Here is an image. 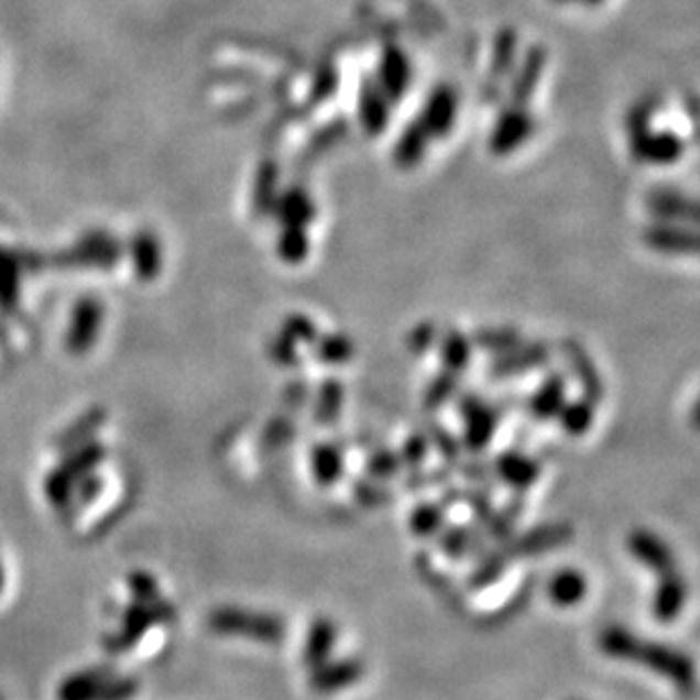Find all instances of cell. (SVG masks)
Here are the masks:
<instances>
[{
  "label": "cell",
  "mask_w": 700,
  "mask_h": 700,
  "mask_svg": "<svg viewBox=\"0 0 700 700\" xmlns=\"http://www.w3.org/2000/svg\"><path fill=\"white\" fill-rule=\"evenodd\" d=\"M599 648L605 657L639 665L659 678L671 680L680 693H693L696 689L693 659L669 644L644 639L624 626H608L599 633Z\"/></svg>",
  "instance_id": "cell-1"
},
{
  "label": "cell",
  "mask_w": 700,
  "mask_h": 700,
  "mask_svg": "<svg viewBox=\"0 0 700 700\" xmlns=\"http://www.w3.org/2000/svg\"><path fill=\"white\" fill-rule=\"evenodd\" d=\"M207 624L211 633L222 635V637H241V639H252L261 644H280L286 639V621L277 614L270 612H256V610H245L237 605H222L216 608Z\"/></svg>",
  "instance_id": "cell-2"
},
{
  "label": "cell",
  "mask_w": 700,
  "mask_h": 700,
  "mask_svg": "<svg viewBox=\"0 0 700 700\" xmlns=\"http://www.w3.org/2000/svg\"><path fill=\"white\" fill-rule=\"evenodd\" d=\"M136 691L139 687L132 678L107 669H87L59 685L57 700H130Z\"/></svg>",
  "instance_id": "cell-3"
},
{
  "label": "cell",
  "mask_w": 700,
  "mask_h": 700,
  "mask_svg": "<svg viewBox=\"0 0 700 700\" xmlns=\"http://www.w3.org/2000/svg\"><path fill=\"white\" fill-rule=\"evenodd\" d=\"M458 415L462 422V449L470 453H485L496 436V426L501 419L499 408L483 402L474 393H462L458 397Z\"/></svg>",
  "instance_id": "cell-4"
},
{
  "label": "cell",
  "mask_w": 700,
  "mask_h": 700,
  "mask_svg": "<svg viewBox=\"0 0 700 700\" xmlns=\"http://www.w3.org/2000/svg\"><path fill=\"white\" fill-rule=\"evenodd\" d=\"M573 526L567 522H549L533 526L519 535H513L511 539H505L499 544V549L505 554L511 562L524 560V558H535L549 551H558L567 544L573 542Z\"/></svg>",
  "instance_id": "cell-5"
},
{
  "label": "cell",
  "mask_w": 700,
  "mask_h": 700,
  "mask_svg": "<svg viewBox=\"0 0 700 700\" xmlns=\"http://www.w3.org/2000/svg\"><path fill=\"white\" fill-rule=\"evenodd\" d=\"M175 610L171 603H166L162 597L154 599H139L134 597V603L128 608L125 621H123V631L119 633L116 639H109V650H128V646H132L139 637H143V633L152 626V624H166V621H173Z\"/></svg>",
  "instance_id": "cell-6"
},
{
  "label": "cell",
  "mask_w": 700,
  "mask_h": 700,
  "mask_svg": "<svg viewBox=\"0 0 700 700\" xmlns=\"http://www.w3.org/2000/svg\"><path fill=\"white\" fill-rule=\"evenodd\" d=\"M105 456V451L98 445H89L77 449L59 470L48 479L46 494L55 505H64V501L77 490V483L89 481L94 464Z\"/></svg>",
  "instance_id": "cell-7"
},
{
  "label": "cell",
  "mask_w": 700,
  "mask_h": 700,
  "mask_svg": "<svg viewBox=\"0 0 700 700\" xmlns=\"http://www.w3.org/2000/svg\"><path fill=\"white\" fill-rule=\"evenodd\" d=\"M551 359V347L542 340L535 342H519L517 347L508 349L499 357L492 359L488 365V376L490 381H508L515 376H522L531 370L544 368Z\"/></svg>",
  "instance_id": "cell-8"
},
{
  "label": "cell",
  "mask_w": 700,
  "mask_h": 700,
  "mask_svg": "<svg viewBox=\"0 0 700 700\" xmlns=\"http://www.w3.org/2000/svg\"><path fill=\"white\" fill-rule=\"evenodd\" d=\"M535 132V119L526 107L513 105L496 119L490 132V152L496 157H508L517 152Z\"/></svg>",
  "instance_id": "cell-9"
},
{
  "label": "cell",
  "mask_w": 700,
  "mask_h": 700,
  "mask_svg": "<svg viewBox=\"0 0 700 700\" xmlns=\"http://www.w3.org/2000/svg\"><path fill=\"white\" fill-rule=\"evenodd\" d=\"M631 152H633V157L642 164L674 166L682 160L685 141L671 130L653 132L648 128V130H642V132L631 136Z\"/></svg>",
  "instance_id": "cell-10"
},
{
  "label": "cell",
  "mask_w": 700,
  "mask_h": 700,
  "mask_svg": "<svg viewBox=\"0 0 700 700\" xmlns=\"http://www.w3.org/2000/svg\"><path fill=\"white\" fill-rule=\"evenodd\" d=\"M458 94L451 85H438L424 100L419 111V125L429 139H445L453 132L458 119Z\"/></svg>",
  "instance_id": "cell-11"
},
{
  "label": "cell",
  "mask_w": 700,
  "mask_h": 700,
  "mask_svg": "<svg viewBox=\"0 0 700 700\" xmlns=\"http://www.w3.org/2000/svg\"><path fill=\"white\" fill-rule=\"evenodd\" d=\"M374 83L391 102H400L408 94L413 85V64L402 46L393 44L383 48Z\"/></svg>",
  "instance_id": "cell-12"
},
{
  "label": "cell",
  "mask_w": 700,
  "mask_h": 700,
  "mask_svg": "<svg viewBox=\"0 0 700 700\" xmlns=\"http://www.w3.org/2000/svg\"><path fill=\"white\" fill-rule=\"evenodd\" d=\"M365 676V665L359 657H340V659H327L320 667L310 669L308 687L320 696L338 693L349 687H354Z\"/></svg>",
  "instance_id": "cell-13"
},
{
  "label": "cell",
  "mask_w": 700,
  "mask_h": 700,
  "mask_svg": "<svg viewBox=\"0 0 700 700\" xmlns=\"http://www.w3.org/2000/svg\"><path fill=\"white\" fill-rule=\"evenodd\" d=\"M490 464H492L494 479L501 481L503 485H508L511 490L519 492V494L531 490L542 477L539 460L531 458L528 453H524L519 449L501 451Z\"/></svg>",
  "instance_id": "cell-14"
},
{
  "label": "cell",
  "mask_w": 700,
  "mask_h": 700,
  "mask_svg": "<svg viewBox=\"0 0 700 700\" xmlns=\"http://www.w3.org/2000/svg\"><path fill=\"white\" fill-rule=\"evenodd\" d=\"M626 547L631 551V556L642 565L646 567L648 571L663 576V573H669L678 567L676 562V554L674 549L669 547V544L655 535L653 531H646V528H637L628 535L626 539Z\"/></svg>",
  "instance_id": "cell-15"
},
{
  "label": "cell",
  "mask_w": 700,
  "mask_h": 700,
  "mask_svg": "<svg viewBox=\"0 0 700 700\" xmlns=\"http://www.w3.org/2000/svg\"><path fill=\"white\" fill-rule=\"evenodd\" d=\"M102 316H105V308L96 297H83L80 302H77L70 316V329L66 336V344L73 354L89 352V349L94 347L102 327Z\"/></svg>",
  "instance_id": "cell-16"
},
{
  "label": "cell",
  "mask_w": 700,
  "mask_h": 700,
  "mask_svg": "<svg viewBox=\"0 0 700 700\" xmlns=\"http://www.w3.org/2000/svg\"><path fill=\"white\" fill-rule=\"evenodd\" d=\"M562 352H565L569 370L573 372L576 381L580 383L582 397L599 404L603 400V395H605V385H603L601 372H599L594 359L590 357V352L586 349V344H582L576 338H569L562 344Z\"/></svg>",
  "instance_id": "cell-17"
},
{
  "label": "cell",
  "mask_w": 700,
  "mask_h": 700,
  "mask_svg": "<svg viewBox=\"0 0 700 700\" xmlns=\"http://www.w3.org/2000/svg\"><path fill=\"white\" fill-rule=\"evenodd\" d=\"M657 586L650 601V612L657 624H674L687 603V580L678 573V569L657 576Z\"/></svg>",
  "instance_id": "cell-18"
},
{
  "label": "cell",
  "mask_w": 700,
  "mask_h": 700,
  "mask_svg": "<svg viewBox=\"0 0 700 700\" xmlns=\"http://www.w3.org/2000/svg\"><path fill=\"white\" fill-rule=\"evenodd\" d=\"M393 102L385 98L372 77H365L359 89V123L368 136H379L391 123Z\"/></svg>",
  "instance_id": "cell-19"
},
{
  "label": "cell",
  "mask_w": 700,
  "mask_h": 700,
  "mask_svg": "<svg viewBox=\"0 0 700 700\" xmlns=\"http://www.w3.org/2000/svg\"><path fill=\"white\" fill-rule=\"evenodd\" d=\"M644 241L650 250L659 254H671V256H682V254H696L698 252V239L691 229H685L676 222H665L659 220L650 225L644 231Z\"/></svg>",
  "instance_id": "cell-20"
},
{
  "label": "cell",
  "mask_w": 700,
  "mask_h": 700,
  "mask_svg": "<svg viewBox=\"0 0 700 700\" xmlns=\"http://www.w3.org/2000/svg\"><path fill=\"white\" fill-rule=\"evenodd\" d=\"M565 402H567V381L560 372H551L535 387L533 395L526 402V408L535 422H551L558 417Z\"/></svg>",
  "instance_id": "cell-21"
},
{
  "label": "cell",
  "mask_w": 700,
  "mask_h": 700,
  "mask_svg": "<svg viewBox=\"0 0 700 700\" xmlns=\"http://www.w3.org/2000/svg\"><path fill=\"white\" fill-rule=\"evenodd\" d=\"M544 68H547V48L531 46L524 53V57L515 70V77H513V87H511L513 105H519V107L528 105V100L535 96V91L539 87Z\"/></svg>",
  "instance_id": "cell-22"
},
{
  "label": "cell",
  "mask_w": 700,
  "mask_h": 700,
  "mask_svg": "<svg viewBox=\"0 0 700 700\" xmlns=\"http://www.w3.org/2000/svg\"><path fill=\"white\" fill-rule=\"evenodd\" d=\"M485 533L481 526H447L438 533V547L449 560H462L470 554H485Z\"/></svg>",
  "instance_id": "cell-23"
},
{
  "label": "cell",
  "mask_w": 700,
  "mask_h": 700,
  "mask_svg": "<svg viewBox=\"0 0 700 700\" xmlns=\"http://www.w3.org/2000/svg\"><path fill=\"white\" fill-rule=\"evenodd\" d=\"M272 216L280 220L282 227H302L306 229L316 220L318 209L316 203L310 200L308 193L302 186H291L284 193H280L277 205L272 209Z\"/></svg>",
  "instance_id": "cell-24"
},
{
  "label": "cell",
  "mask_w": 700,
  "mask_h": 700,
  "mask_svg": "<svg viewBox=\"0 0 700 700\" xmlns=\"http://www.w3.org/2000/svg\"><path fill=\"white\" fill-rule=\"evenodd\" d=\"M588 590H590V582H588L586 573H582L580 569H573V567L558 569L547 582L549 601L562 610L580 605L582 601H586Z\"/></svg>",
  "instance_id": "cell-25"
},
{
  "label": "cell",
  "mask_w": 700,
  "mask_h": 700,
  "mask_svg": "<svg viewBox=\"0 0 700 700\" xmlns=\"http://www.w3.org/2000/svg\"><path fill=\"white\" fill-rule=\"evenodd\" d=\"M338 639V626L329 616H318L314 624H310L302 650V663L308 669H316L331 657L333 646Z\"/></svg>",
  "instance_id": "cell-26"
},
{
  "label": "cell",
  "mask_w": 700,
  "mask_h": 700,
  "mask_svg": "<svg viewBox=\"0 0 700 700\" xmlns=\"http://www.w3.org/2000/svg\"><path fill=\"white\" fill-rule=\"evenodd\" d=\"M130 259H132L136 277L143 282H152L154 277H160L162 263H164L162 241L147 229L139 231L130 243Z\"/></svg>",
  "instance_id": "cell-27"
},
{
  "label": "cell",
  "mask_w": 700,
  "mask_h": 700,
  "mask_svg": "<svg viewBox=\"0 0 700 700\" xmlns=\"http://www.w3.org/2000/svg\"><path fill=\"white\" fill-rule=\"evenodd\" d=\"M310 474L320 488H333L344 477V449L336 442H318L310 449Z\"/></svg>",
  "instance_id": "cell-28"
},
{
  "label": "cell",
  "mask_w": 700,
  "mask_h": 700,
  "mask_svg": "<svg viewBox=\"0 0 700 700\" xmlns=\"http://www.w3.org/2000/svg\"><path fill=\"white\" fill-rule=\"evenodd\" d=\"M648 209L653 216L665 222H678V220H698V207L693 200L680 196L678 190L671 188H655L646 198Z\"/></svg>",
  "instance_id": "cell-29"
},
{
  "label": "cell",
  "mask_w": 700,
  "mask_h": 700,
  "mask_svg": "<svg viewBox=\"0 0 700 700\" xmlns=\"http://www.w3.org/2000/svg\"><path fill=\"white\" fill-rule=\"evenodd\" d=\"M429 134L424 132V128L419 125V121H413L408 123L400 139L395 141V147H393V162L397 168L402 171H413L417 168L424 157H426V147H429Z\"/></svg>",
  "instance_id": "cell-30"
},
{
  "label": "cell",
  "mask_w": 700,
  "mask_h": 700,
  "mask_svg": "<svg viewBox=\"0 0 700 700\" xmlns=\"http://www.w3.org/2000/svg\"><path fill=\"white\" fill-rule=\"evenodd\" d=\"M252 193V205L256 216H272V209H275L280 198V166L275 162L265 160L259 166Z\"/></svg>",
  "instance_id": "cell-31"
},
{
  "label": "cell",
  "mask_w": 700,
  "mask_h": 700,
  "mask_svg": "<svg viewBox=\"0 0 700 700\" xmlns=\"http://www.w3.org/2000/svg\"><path fill=\"white\" fill-rule=\"evenodd\" d=\"M438 352L442 370L460 376L472 363V340L458 329H449L438 342Z\"/></svg>",
  "instance_id": "cell-32"
},
{
  "label": "cell",
  "mask_w": 700,
  "mask_h": 700,
  "mask_svg": "<svg viewBox=\"0 0 700 700\" xmlns=\"http://www.w3.org/2000/svg\"><path fill=\"white\" fill-rule=\"evenodd\" d=\"M511 565L513 562L505 558V554L499 547L488 549L485 554L479 556L477 567L470 571V576H467V588H470L472 592H481V590L492 588L494 582H499L503 578V573L508 571Z\"/></svg>",
  "instance_id": "cell-33"
},
{
  "label": "cell",
  "mask_w": 700,
  "mask_h": 700,
  "mask_svg": "<svg viewBox=\"0 0 700 700\" xmlns=\"http://www.w3.org/2000/svg\"><path fill=\"white\" fill-rule=\"evenodd\" d=\"M314 357L318 363L322 365H344L354 359L357 354V344L354 340L349 338L347 333H322L314 340Z\"/></svg>",
  "instance_id": "cell-34"
},
{
  "label": "cell",
  "mask_w": 700,
  "mask_h": 700,
  "mask_svg": "<svg viewBox=\"0 0 700 700\" xmlns=\"http://www.w3.org/2000/svg\"><path fill=\"white\" fill-rule=\"evenodd\" d=\"M562 426V431L571 438H582L588 436L590 429L594 426L597 419V404L590 400H573V402H565V406L560 408L558 417H556Z\"/></svg>",
  "instance_id": "cell-35"
},
{
  "label": "cell",
  "mask_w": 700,
  "mask_h": 700,
  "mask_svg": "<svg viewBox=\"0 0 700 700\" xmlns=\"http://www.w3.org/2000/svg\"><path fill=\"white\" fill-rule=\"evenodd\" d=\"M447 522V508L440 501H422L408 515V528L415 537H436Z\"/></svg>",
  "instance_id": "cell-36"
},
{
  "label": "cell",
  "mask_w": 700,
  "mask_h": 700,
  "mask_svg": "<svg viewBox=\"0 0 700 700\" xmlns=\"http://www.w3.org/2000/svg\"><path fill=\"white\" fill-rule=\"evenodd\" d=\"M522 513H524V496H522V494L515 496L513 501L505 503L501 511L494 508L492 517L481 526L483 533H485V537H488V539H494L496 544H501V542H505V539H511V537L515 535V526H517Z\"/></svg>",
  "instance_id": "cell-37"
},
{
  "label": "cell",
  "mask_w": 700,
  "mask_h": 700,
  "mask_svg": "<svg viewBox=\"0 0 700 700\" xmlns=\"http://www.w3.org/2000/svg\"><path fill=\"white\" fill-rule=\"evenodd\" d=\"M344 406V385L338 379L322 381L314 404V419L322 426H331L340 419Z\"/></svg>",
  "instance_id": "cell-38"
},
{
  "label": "cell",
  "mask_w": 700,
  "mask_h": 700,
  "mask_svg": "<svg viewBox=\"0 0 700 700\" xmlns=\"http://www.w3.org/2000/svg\"><path fill=\"white\" fill-rule=\"evenodd\" d=\"M277 256L286 265H299L308 259L310 254V241L308 233L302 227H282L277 237Z\"/></svg>",
  "instance_id": "cell-39"
},
{
  "label": "cell",
  "mask_w": 700,
  "mask_h": 700,
  "mask_svg": "<svg viewBox=\"0 0 700 700\" xmlns=\"http://www.w3.org/2000/svg\"><path fill=\"white\" fill-rule=\"evenodd\" d=\"M470 340L472 344L483 349V352L499 357L503 352H508V349L517 347L522 342V333L513 327H483Z\"/></svg>",
  "instance_id": "cell-40"
},
{
  "label": "cell",
  "mask_w": 700,
  "mask_h": 700,
  "mask_svg": "<svg viewBox=\"0 0 700 700\" xmlns=\"http://www.w3.org/2000/svg\"><path fill=\"white\" fill-rule=\"evenodd\" d=\"M458 387H460V376L458 374H451L447 370H440L431 381L429 385H426L424 391V408L426 411H440L442 406H447L456 395H458Z\"/></svg>",
  "instance_id": "cell-41"
},
{
  "label": "cell",
  "mask_w": 700,
  "mask_h": 700,
  "mask_svg": "<svg viewBox=\"0 0 700 700\" xmlns=\"http://www.w3.org/2000/svg\"><path fill=\"white\" fill-rule=\"evenodd\" d=\"M517 46H519L517 32L513 28H501L496 39H494V48H492V73L494 75L503 77L515 68Z\"/></svg>",
  "instance_id": "cell-42"
},
{
  "label": "cell",
  "mask_w": 700,
  "mask_h": 700,
  "mask_svg": "<svg viewBox=\"0 0 700 700\" xmlns=\"http://www.w3.org/2000/svg\"><path fill=\"white\" fill-rule=\"evenodd\" d=\"M295 434H297V424L291 415H286V413L275 415L265 424L259 447H261V451H267V453L280 451L282 447H286L295 438Z\"/></svg>",
  "instance_id": "cell-43"
},
{
  "label": "cell",
  "mask_w": 700,
  "mask_h": 700,
  "mask_svg": "<svg viewBox=\"0 0 700 700\" xmlns=\"http://www.w3.org/2000/svg\"><path fill=\"white\" fill-rule=\"evenodd\" d=\"M402 470H404V464H402L400 451L385 449V447L374 449L365 460V472L374 481H387V479L397 477Z\"/></svg>",
  "instance_id": "cell-44"
},
{
  "label": "cell",
  "mask_w": 700,
  "mask_h": 700,
  "mask_svg": "<svg viewBox=\"0 0 700 700\" xmlns=\"http://www.w3.org/2000/svg\"><path fill=\"white\" fill-rule=\"evenodd\" d=\"M424 434H426V438H429V445L440 453V458H442L449 467L460 462L462 445H460V440L447 429V426L434 422V424H429V429H426Z\"/></svg>",
  "instance_id": "cell-45"
},
{
  "label": "cell",
  "mask_w": 700,
  "mask_h": 700,
  "mask_svg": "<svg viewBox=\"0 0 700 700\" xmlns=\"http://www.w3.org/2000/svg\"><path fill=\"white\" fill-rule=\"evenodd\" d=\"M83 254V259L87 263H96V265H109L119 256V248L107 237V233H94L87 241H83V245L77 248Z\"/></svg>",
  "instance_id": "cell-46"
},
{
  "label": "cell",
  "mask_w": 700,
  "mask_h": 700,
  "mask_svg": "<svg viewBox=\"0 0 700 700\" xmlns=\"http://www.w3.org/2000/svg\"><path fill=\"white\" fill-rule=\"evenodd\" d=\"M280 333L291 338L295 344H314V340L320 336L316 322L304 314H291L284 318Z\"/></svg>",
  "instance_id": "cell-47"
},
{
  "label": "cell",
  "mask_w": 700,
  "mask_h": 700,
  "mask_svg": "<svg viewBox=\"0 0 700 700\" xmlns=\"http://www.w3.org/2000/svg\"><path fill=\"white\" fill-rule=\"evenodd\" d=\"M460 503H464L467 508H470V513H472L477 526H483V524L492 517V513H494V501H492L490 490H483V488H479V485L464 488Z\"/></svg>",
  "instance_id": "cell-48"
},
{
  "label": "cell",
  "mask_w": 700,
  "mask_h": 700,
  "mask_svg": "<svg viewBox=\"0 0 700 700\" xmlns=\"http://www.w3.org/2000/svg\"><path fill=\"white\" fill-rule=\"evenodd\" d=\"M19 295V267L14 259L0 252V304L14 306Z\"/></svg>",
  "instance_id": "cell-49"
},
{
  "label": "cell",
  "mask_w": 700,
  "mask_h": 700,
  "mask_svg": "<svg viewBox=\"0 0 700 700\" xmlns=\"http://www.w3.org/2000/svg\"><path fill=\"white\" fill-rule=\"evenodd\" d=\"M429 449H431V445H429V438H426L424 431L411 434V436L404 440L402 449H400L402 464L408 467V470H417V467L424 464L426 456H429Z\"/></svg>",
  "instance_id": "cell-50"
},
{
  "label": "cell",
  "mask_w": 700,
  "mask_h": 700,
  "mask_svg": "<svg viewBox=\"0 0 700 700\" xmlns=\"http://www.w3.org/2000/svg\"><path fill=\"white\" fill-rule=\"evenodd\" d=\"M267 352H270V359L275 361V365H280L284 370L297 368L299 361H302L299 352H297V344L291 338H286L284 333H277L275 338L270 340Z\"/></svg>",
  "instance_id": "cell-51"
},
{
  "label": "cell",
  "mask_w": 700,
  "mask_h": 700,
  "mask_svg": "<svg viewBox=\"0 0 700 700\" xmlns=\"http://www.w3.org/2000/svg\"><path fill=\"white\" fill-rule=\"evenodd\" d=\"M438 342V327L431 320H424L415 325L406 336V347L413 354H426Z\"/></svg>",
  "instance_id": "cell-52"
},
{
  "label": "cell",
  "mask_w": 700,
  "mask_h": 700,
  "mask_svg": "<svg viewBox=\"0 0 700 700\" xmlns=\"http://www.w3.org/2000/svg\"><path fill=\"white\" fill-rule=\"evenodd\" d=\"M451 479V467H438V470H413V474L406 481V488L411 490H422V488H434V485H445Z\"/></svg>",
  "instance_id": "cell-53"
},
{
  "label": "cell",
  "mask_w": 700,
  "mask_h": 700,
  "mask_svg": "<svg viewBox=\"0 0 700 700\" xmlns=\"http://www.w3.org/2000/svg\"><path fill=\"white\" fill-rule=\"evenodd\" d=\"M352 492L365 505V508H376V505H385V501L391 499V492H387L379 483H372V481H354Z\"/></svg>",
  "instance_id": "cell-54"
},
{
  "label": "cell",
  "mask_w": 700,
  "mask_h": 700,
  "mask_svg": "<svg viewBox=\"0 0 700 700\" xmlns=\"http://www.w3.org/2000/svg\"><path fill=\"white\" fill-rule=\"evenodd\" d=\"M462 477L470 481L472 485H488V483H494V472H492V464L488 462H481V460H472V462H458Z\"/></svg>",
  "instance_id": "cell-55"
},
{
  "label": "cell",
  "mask_w": 700,
  "mask_h": 700,
  "mask_svg": "<svg viewBox=\"0 0 700 700\" xmlns=\"http://www.w3.org/2000/svg\"><path fill=\"white\" fill-rule=\"evenodd\" d=\"M308 397H310L308 383H304V381H293V383H288V385L284 387L282 402H284V406H286L288 411H297V408H302V406L308 402Z\"/></svg>",
  "instance_id": "cell-56"
},
{
  "label": "cell",
  "mask_w": 700,
  "mask_h": 700,
  "mask_svg": "<svg viewBox=\"0 0 700 700\" xmlns=\"http://www.w3.org/2000/svg\"><path fill=\"white\" fill-rule=\"evenodd\" d=\"M336 85H338L336 70H333L331 66L322 68V70L318 73V77H316V83H314V98H316V100H327V98H331L333 91H336Z\"/></svg>",
  "instance_id": "cell-57"
},
{
  "label": "cell",
  "mask_w": 700,
  "mask_h": 700,
  "mask_svg": "<svg viewBox=\"0 0 700 700\" xmlns=\"http://www.w3.org/2000/svg\"><path fill=\"white\" fill-rule=\"evenodd\" d=\"M582 6H588V8H599V6H603L605 0H580Z\"/></svg>",
  "instance_id": "cell-58"
},
{
  "label": "cell",
  "mask_w": 700,
  "mask_h": 700,
  "mask_svg": "<svg viewBox=\"0 0 700 700\" xmlns=\"http://www.w3.org/2000/svg\"><path fill=\"white\" fill-rule=\"evenodd\" d=\"M0 588H3V567H0Z\"/></svg>",
  "instance_id": "cell-59"
},
{
  "label": "cell",
  "mask_w": 700,
  "mask_h": 700,
  "mask_svg": "<svg viewBox=\"0 0 700 700\" xmlns=\"http://www.w3.org/2000/svg\"><path fill=\"white\" fill-rule=\"evenodd\" d=\"M556 3H571V0H556Z\"/></svg>",
  "instance_id": "cell-60"
},
{
  "label": "cell",
  "mask_w": 700,
  "mask_h": 700,
  "mask_svg": "<svg viewBox=\"0 0 700 700\" xmlns=\"http://www.w3.org/2000/svg\"><path fill=\"white\" fill-rule=\"evenodd\" d=\"M0 700H3V698H0Z\"/></svg>",
  "instance_id": "cell-61"
}]
</instances>
